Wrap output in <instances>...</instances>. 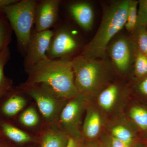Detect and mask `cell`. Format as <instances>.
I'll list each match as a JSON object with an SVG mask.
<instances>
[{"label":"cell","instance_id":"6da1fadb","mask_svg":"<svg viewBox=\"0 0 147 147\" xmlns=\"http://www.w3.org/2000/svg\"><path fill=\"white\" fill-rule=\"evenodd\" d=\"M26 70L29 76L26 85L44 86L63 99H71L79 94L71 59H49Z\"/></svg>","mask_w":147,"mask_h":147},{"label":"cell","instance_id":"7a4b0ae2","mask_svg":"<svg viewBox=\"0 0 147 147\" xmlns=\"http://www.w3.org/2000/svg\"><path fill=\"white\" fill-rule=\"evenodd\" d=\"M130 2V0L113 1L103 8L97 32L80 55L88 59L107 58L108 45L124 28Z\"/></svg>","mask_w":147,"mask_h":147},{"label":"cell","instance_id":"3957f363","mask_svg":"<svg viewBox=\"0 0 147 147\" xmlns=\"http://www.w3.org/2000/svg\"><path fill=\"white\" fill-rule=\"evenodd\" d=\"M72 63L78 92L85 96L104 89L115 71L107 58L88 59L80 55L72 59Z\"/></svg>","mask_w":147,"mask_h":147},{"label":"cell","instance_id":"277c9868","mask_svg":"<svg viewBox=\"0 0 147 147\" xmlns=\"http://www.w3.org/2000/svg\"><path fill=\"white\" fill-rule=\"evenodd\" d=\"M36 5L33 0H23L1 9L15 32L19 47L26 53L34 23Z\"/></svg>","mask_w":147,"mask_h":147},{"label":"cell","instance_id":"5b68a950","mask_svg":"<svg viewBox=\"0 0 147 147\" xmlns=\"http://www.w3.org/2000/svg\"><path fill=\"white\" fill-rule=\"evenodd\" d=\"M137 50L131 36L119 33L108 45L106 55L115 71L125 75L133 67Z\"/></svg>","mask_w":147,"mask_h":147},{"label":"cell","instance_id":"8992f818","mask_svg":"<svg viewBox=\"0 0 147 147\" xmlns=\"http://www.w3.org/2000/svg\"><path fill=\"white\" fill-rule=\"evenodd\" d=\"M81 48L82 42L77 33L68 27L61 26L54 31L47 57L50 59H69Z\"/></svg>","mask_w":147,"mask_h":147},{"label":"cell","instance_id":"52a82bcc","mask_svg":"<svg viewBox=\"0 0 147 147\" xmlns=\"http://www.w3.org/2000/svg\"><path fill=\"white\" fill-rule=\"evenodd\" d=\"M27 92L36 102L42 116L48 121H53L59 112V98L55 93L44 86H30L25 87Z\"/></svg>","mask_w":147,"mask_h":147},{"label":"cell","instance_id":"ba28073f","mask_svg":"<svg viewBox=\"0 0 147 147\" xmlns=\"http://www.w3.org/2000/svg\"><path fill=\"white\" fill-rule=\"evenodd\" d=\"M54 31L49 30L32 34L26 52L24 65L26 70L40 62L46 60L47 53Z\"/></svg>","mask_w":147,"mask_h":147},{"label":"cell","instance_id":"9c48e42d","mask_svg":"<svg viewBox=\"0 0 147 147\" xmlns=\"http://www.w3.org/2000/svg\"><path fill=\"white\" fill-rule=\"evenodd\" d=\"M60 3L59 0H44L36 5L34 23L36 32L50 30L55 25L59 16Z\"/></svg>","mask_w":147,"mask_h":147},{"label":"cell","instance_id":"30bf717a","mask_svg":"<svg viewBox=\"0 0 147 147\" xmlns=\"http://www.w3.org/2000/svg\"><path fill=\"white\" fill-rule=\"evenodd\" d=\"M85 96L79 94L66 105L60 115V121L67 131H76L80 122Z\"/></svg>","mask_w":147,"mask_h":147},{"label":"cell","instance_id":"8fae6325","mask_svg":"<svg viewBox=\"0 0 147 147\" xmlns=\"http://www.w3.org/2000/svg\"><path fill=\"white\" fill-rule=\"evenodd\" d=\"M71 18L81 28L85 31L91 30L93 26L94 13L90 3L79 1L69 4L67 7Z\"/></svg>","mask_w":147,"mask_h":147},{"label":"cell","instance_id":"7c38bea8","mask_svg":"<svg viewBox=\"0 0 147 147\" xmlns=\"http://www.w3.org/2000/svg\"><path fill=\"white\" fill-rule=\"evenodd\" d=\"M121 90V87L118 84H109L100 92L98 98L99 105L104 110H110L115 104Z\"/></svg>","mask_w":147,"mask_h":147},{"label":"cell","instance_id":"4fadbf2b","mask_svg":"<svg viewBox=\"0 0 147 147\" xmlns=\"http://www.w3.org/2000/svg\"><path fill=\"white\" fill-rule=\"evenodd\" d=\"M100 126L101 120L98 113L94 110H89L84 121V134L90 139L94 138L99 134Z\"/></svg>","mask_w":147,"mask_h":147},{"label":"cell","instance_id":"5bb4252c","mask_svg":"<svg viewBox=\"0 0 147 147\" xmlns=\"http://www.w3.org/2000/svg\"><path fill=\"white\" fill-rule=\"evenodd\" d=\"M68 141L61 132L47 131L42 137L41 147H65Z\"/></svg>","mask_w":147,"mask_h":147},{"label":"cell","instance_id":"9a60e30c","mask_svg":"<svg viewBox=\"0 0 147 147\" xmlns=\"http://www.w3.org/2000/svg\"><path fill=\"white\" fill-rule=\"evenodd\" d=\"M26 104V99L19 95L11 96L3 105V112L6 115L13 116L18 114Z\"/></svg>","mask_w":147,"mask_h":147},{"label":"cell","instance_id":"2e32d148","mask_svg":"<svg viewBox=\"0 0 147 147\" xmlns=\"http://www.w3.org/2000/svg\"><path fill=\"white\" fill-rule=\"evenodd\" d=\"M4 134L11 141L21 144L30 142L31 137L26 132L7 123L3 124L1 126Z\"/></svg>","mask_w":147,"mask_h":147},{"label":"cell","instance_id":"e0dca14e","mask_svg":"<svg viewBox=\"0 0 147 147\" xmlns=\"http://www.w3.org/2000/svg\"><path fill=\"white\" fill-rule=\"evenodd\" d=\"M138 1L130 0L124 28L132 34L137 28Z\"/></svg>","mask_w":147,"mask_h":147},{"label":"cell","instance_id":"ac0fdd59","mask_svg":"<svg viewBox=\"0 0 147 147\" xmlns=\"http://www.w3.org/2000/svg\"><path fill=\"white\" fill-rule=\"evenodd\" d=\"M131 36L137 49L147 56V27H137Z\"/></svg>","mask_w":147,"mask_h":147},{"label":"cell","instance_id":"d6986e66","mask_svg":"<svg viewBox=\"0 0 147 147\" xmlns=\"http://www.w3.org/2000/svg\"><path fill=\"white\" fill-rule=\"evenodd\" d=\"M130 115L131 119L137 126L142 130H147V110L135 106L130 110Z\"/></svg>","mask_w":147,"mask_h":147},{"label":"cell","instance_id":"ffe728a7","mask_svg":"<svg viewBox=\"0 0 147 147\" xmlns=\"http://www.w3.org/2000/svg\"><path fill=\"white\" fill-rule=\"evenodd\" d=\"M133 69L134 74L137 78L141 79L147 76V56L138 50Z\"/></svg>","mask_w":147,"mask_h":147},{"label":"cell","instance_id":"44dd1931","mask_svg":"<svg viewBox=\"0 0 147 147\" xmlns=\"http://www.w3.org/2000/svg\"><path fill=\"white\" fill-rule=\"evenodd\" d=\"M19 121L25 126L32 127L38 124L39 119L35 109L33 107H30L21 114Z\"/></svg>","mask_w":147,"mask_h":147},{"label":"cell","instance_id":"7402d4cb","mask_svg":"<svg viewBox=\"0 0 147 147\" xmlns=\"http://www.w3.org/2000/svg\"><path fill=\"white\" fill-rule=\"evenodd\" d=\"M113 137L121 142L131 145L133 142V135L131 131L122 125H117L112 129Z\"/></svg>","mask_w":147,"mask_h":147},{"label":"cell","instance_id":"603a6c76","mask_svg":"<svg viewBox=\"0 0 147 147\" xmlns=\"http://www.w3.org/2000/svg\"><path fill=\"white\" fill-rule=\"evenodd\" d=\"M10 57V51L8 46L0 50V90L6 86V79L4 74V67Z\"/></svg>","mask_w":147,"mask_h":147},{"label":"cell","instance_id":"cb8c5ba5","mask_svg":"<svg viewBox=\"0 0 147 147\" xmlns=\"http://www.w3.org/2000/svg\"><path fill=\"white\" fill-rule=\"evenodd\" d=\"M147 27V0L138 1L137 27Z\"/></svg>","mask_w":147,"mask_h":147},{"label":"cell","instance_id":"d4e9b609","mask_svg":"<svg viewBox=\"0 0 147 147\" xmlns=\"http://www.w3.org/2000/svg\"><path fill=\"white\" fill-rule=\"evenodd\" d=\"M5 25L0 20V50L7 46L9 41V35Z\"/></svg>","mask_w":147,"mask_h":147},{"label":"cell","instance_id":"484cf974","mask_svg":"<svg viewBox=\"0 0 147 147\" xmlns=\"http://www.w3.org/2000/svg\"><path fill=\"white\" fill-rule=\"evenodd\" d=\"M138 85V89L142 94L147 96V76L142 78Z\"/></svg>","mask_w":147,"mask_h":147},{"label":"cell","instance_id":"4316f807","mask_svg":"<svg viewBox=\"0 0 147 147\" xmlns=\"http://www.w3.org/2000/svg\"><path fill=\"white\" fill-rule=\"evenodd\" d=\"M111 147H130L131 145L120 141L113 137L112 139Z\"/></svg>","mask_w":147,"mask_h":147},{"label":"cell","instance_id":"83f0119b","mask_svg":"<svg viewBox=\"0 0 147 147\" xmlns=\"http://www.w3.org/2000/svg\"><path fill=\"white\" fill-rule=\"evenodd\" d=\"M18 0H0V9H2L4 7L11 5L18 2Z\"/></svg>","mask_w":147,"mask_h":147},{"label":"cell","instance_id":"f1b7e54d","mask_svg":"<svg viewBox=\"0 0 147 147\" xmlns=\"http://www.w3.org/2000/svg\"><path fill=\"white\" fill-rule=\"evenodd\" d=\"M65 147H78V146L75 139L73 138H70L68 139L67 144Z\"/></svg>","mask_w":147,"mask_h":147},{"label":"cell","instance_id":"f546056e","mask_svg":"<svg viewBox=\"0 0 147 147\" xmlns=\"http://www.w3.org/2000/svg\"><path fill=\"white\" fill-rule=\"evenodd\" d=\"M1 90H0V94H1Z\"/></svg>","mask_w":147,"mask_h":147},{"label":"cell","instance_id":"4dcf8cb0","mask_svg":"<svg viewBox=\"0 0 147 147\" xmlns=\"http://www.w3.org/2000/svg\"><path fill=\"white\" fill-rule=\"evenodd\" d=\"M106 147H111L109 146H107Z\"/></svg>","mask_w":147,"mask_h":147},{"label":"cell","instance_id":"1f68e13d","mask_svg":"<svg viewBox=\"0 0 147 147\" xmlns=\"http://www.w3.org/2000/svg\"></svg>","mask_w":147,"mask_h":147}]
</instances>
